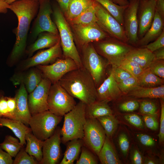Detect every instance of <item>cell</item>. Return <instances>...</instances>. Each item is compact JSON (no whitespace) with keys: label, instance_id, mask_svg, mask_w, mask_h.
Masks as SVG:
<instances>
[{"label":"cell","instance_id":"cell-33","mask_svg":"<svg viewBox=\"0 0 164 164\" xmlns=\"http://www.w3.org/2000/svg\"><path fill=\"white\" fill-rule=\"evenodd\" d=\"M94 0L100 4L123 27V14L128 5H120L115 4L112 0Z\"/></svg>","mask_w":164,"mask_h":164},{"label":"cell","instance_id":"cell-59","mask_svg":"<svg viewBox=\"0 0 164 164\" xmlns=\"http://www.w3.org/2000/svg\"><path fill=\"white\" fill-rule=\"evenodd\" d=\"M115 4L123 6L127 5L129 4V1L128 0H112Z\"/></svg>","mask_w":164,"mask_h":164},{"label":"cell","instance_id":"cell-27","mask_svg":"<svg viewBox=\"0 0 164 164\" xmlns=\"http://www.w3.org/2000/svg\"><path fill=\"white\" fill-rule=\"evenodd\" d=\"M127 94L136 98H148L164 99V85L155 87H143L138 86Z\"/></svg>","mask_w":164,"mask_h":164},{"label":"cell","instance_id":"cell-7","mask_svg":"<svg viewBox=\"0 0 164 164\" xmlns=\"http://www.w3.org/2000/svg\"><path fill=\"white\" fill-rule=\"evenodd\" d=\"M62 118L48 110L32 115L29 125L32 133L44 141L53 135Z\"/></svg>","mask_w":164,"mask_h":164},{"label":"cell","instance_id":"cell-29","mask_svg":"<svg viewBox=\"0 0 164 164\" xmlns=\"http://www.w3.org/2000/svg\"><path fill=\"white\" fill-rule=\"evenodd\" d=\"M25 138L27 142L26 151L30 155L33 156L39 163L43 158V141L37 138L32 132L27 133Z\"/></svg>","mask_w":164,"mask_h":164},{"label":"cell","instance_id":"cell-10","mask_svg":"<svg viewBox=\"0 0 164 164\" xmlns=\"http://www.w3.org/2000/svg\"><path fill=\"white\" fill-rule=\"evenodd\" d=\"M39 7L37 16L33 22L30 32V38L36 39L41 32H47L59 34L57 27L51 19L53 12L50 0H38Z\"/></svg>","mask_w":164,"mask_h":164},{"label":"cell","instance_id":"cell-63","mask_svg":"<svg viewBox=\"0 0 164 164\" xmlns=\"http://www.w3.org/2000/svg\"></svg>","mask_w":164,"mask_h":164},{"label":"cell","instance_id":"cell-43","mask_svg":"<svg viewBox=\"0 0 164 164\" xmlns=\"http://www.w3.org/2000/svg\"><path fill=\"white\" fill-rule=\"evenodd\" d=\"M111 72L118 83L126 78L132 76L129 73L119 66L112 67Z\"/></svg>","mask_w":164,"mask_h":164},{"label":"cell","instance_id":"cell-16","mask_svg":"<svg viewBox=\"0 0 164 164\" xmlns=\"http://www.w3.org/2000/svg\"><path fill=\"white\" fill-rule=\"evenodd\" d=\"M156 1L139 0L137 11L138 37L141 39L150 27L156 12Z\"/></svg>","mask_w":164,"mask_h":164},{"label":"cell","instance_id":"cell-48","mask_svg":"<svg viewBox=\"0 0 164 164\" xmlns=\"http://www.w3.org/2000/svg\"><path fill=\"white\" fill-rule=\"evenodd\" d=\"M9 119L16 120V102L15 97H6Z\"/></svg>","mask_w":164,"mask_h":164},{"label":"cell","instance_id":"cell-58","mask_svg":"<svg viewBox=\"0 0 164 164\" xmlns=\"http://www.w3.org/2000/svg\"><path fill=\"white\" fill-rule=\"evenodd\" d=\"M9 7V4L5 0H0V13H6Z\"/></svg>","mask_w":164,"mask_h":164},{"label":"cell","instance_id":"cell-44","mask_svg":"<svg viewBox=\"0 0 164 164\" xmlns=\"http://www.w3.org/2000/svg\"><path fill=\"white\" fill-rule=\"evenodd\" d=\"M139 107V102L134 100H130L121 103L119 105V108L123 112H132L137 110Z\"/></svg>","mask_w":164,"mask_h":164},{"label":"cell","instance_id":"cell-55","mask_svg":"<svg viewBox=\"0 0 164 164\" xmlns=\"http://www.w3.org/2000/svg\"><path fill=\"white\" fill-rule=\"evenodd\" d=\"M132 162L134 164H142V156L139 152L136 149L134 150L132 156Z\"/></svg>","mask_w":164,"mask_h":164},{"label":"cell","instance_id":"cell-64","mask_svg":"<svg viewBox=\"0 0 164 164\" xmlns=\"http://www.w3.org/2000/svg\"></svg>","mask_w":164,"mask_h":164},{"label":"cell","instance_id":"cell-28","mask_svg":"<svg viewBox=\"0 0 164 164\" xmlns=\"http://www.w3.org/2000/svg\"><path fill=\"white\" fill-rule=\"evenodd\" d=\"M97 156L102 164L121 163L109 138L106 136L103 145Z\"/></svg>","mask_w":164,"mask_h":164},{"label":"cell","instance_id":"cell-36","mask_svg":"<svg viewBox=\"0 0 164 164\" xmlns=\"http://www.w3.org/2000/svg\"><path fill=\"white\" fill-rule=\"evenodd\" d=\"M97 119L103 128L106 136L109 138L112 137L118 124L117 119L112 114L100 117Z\"/></svg>","mask_w":164,"mask_h":164},{"label":"cell","instance_id":"cell-53","mask_svg":"<svg viewBox=\"0 0 164 164\" xmlns=\"http://www.w3.org/2000/svg\"><path fill=\"white\" fill-rule=\"evenodd\" d=\"M12 157L7 152L3 151L0 146V164H12Z\"/></svg>","mask_w":164,"mask_h":164},{"label":"cell","instance_id":"cell-11","mask_svg":"<svg viewBox=\"0 0 164 164\" xmlns=\"http://www.w3.org/2000/svg\"><path fill=\"white\" fill-rule=\"evenodd\" d=\"M106 137L104 129L97 118L86 119L82 139L84 146L97 155Z\"/></svg>","mask_w":164,"mask_h":164},{"label":"cell","instance_id":"cell-2","mask_svg":"<svg viewBox=\"0 0 164 164\" xmlns=\"http://www.w3.org/2000/svg\"><path fill=\"white\" fill-rule=\"evenodd\" d=\"M72 97L86 104L97 99V87L89 73L84 67L70 71L58 82Z\"/></svg>","mask_w":164,"mask_h":164},{"label":"cell","instance_id":"cell-1","mask_svg":"<svg viewBox=\"0 0 164 164\" xmlns=\"http://www.w3.org/2000/svg\"><path fill=\"white\" fill-rule=\"evenodd\" d=\"M39 7L38 0H16L9 4V9L18 20V26L13 30L16 39L9 57L11 62L18 60L25 52L30 24L37 15Z\"/></svg>","mask_w":164,"mask_h":164},{"label":"cell","instance_id":"cell-24","mask_svg":"<svg viewBox=\"0 0 164 164\" xmlns=\"http://www.w3.org/2000/svg\"><path fill=\"white\" fill-rule=\"evenodd\" d=\"M125 58L136 62L143 70L148 68L155 59L153 53L145 47H134L127 53Z\"/></svg>","mask_w":164,"mask_h":164},{"label":"cell","instance_id":"cell-52","mask_svg":"<svg viewBox=\"0 0 164 164\" xmlns=\"http://www.w3.org/2000/svg\"><path fill=\"white\" fill-rule=\"evenodd\" d=\"M137 137L141 143L147 146H152L155 142L153 139L150 136L144 134H138Z\"/></svg>","mask_w":164,"mask_h":164},{"label":"cell","instance_id":"cell-8","mask_svg":"<svg viewBox=\"0 0 164 164\" xmlns=\"http://www.w3.org/2000/svg\"><path fill=\"white\" fill-rule=\"evenodd\" d=\"M48 110L53 114L63 117L72 109L77 103L58 83L52 84L47 98Z\"/></svg>","mask_w":164,"mask_h":164},{"label":"cell","instance_id":"cell-3","mask_svg":"<svg viewBox=\"0 0 164 164\" xmlns=\"http://www.w3.org/2000/svg\"><path fill=\"white\" fill-rule=\"evenodd\" d=\"M86 104L80 101L74 108L64 115L63 125L61 129V141L65 144L75 139H82L86 118Z\"/></svg>","mask_w":164,"mask_h":164},{"label":"cell","instance_id":"cell-56","mask_svg":"<svg viewBox=\"0 0 164 164\" xmlns=\"http://www.w3.org/2000/svg\"><path fill=\"white\" fill-rule=\"evenodd\" d=\"M62 11L66 14L70 0H56Z\"/></svg>","mask_w":164,"mask_h":164},{"label":"cell","instance_id":"cell-30","mask_svg":"<svg viewBox=\"0 0 164 164\" xmlns=\"http://www.w3.org/2000/svg\"><path fill=\"white\" fill-rule=\"evenodd\" d=\"M69 142L60 164H73L77 159L84 145L82 139H73Z\"/></svg>","mask_w":164,"mask_h":164},{"label":"cell","instance_id":"cell-32","mask_svg":"<svg viewBox=\"0 0 164 164\" xmlns=\"http://www.w3.org/2000/svg\"><path fill=\"white\" fill-rule=\"evenodd\" d=\"M139 86L155 87L164 84V79L157 76L149 68L144 69L137 78Z\"/></svg>","mask_w":164,"mask_h":164},{"label":"cell","instance_id":"cell-57","mask_svg":"<svg viewBox=\"0 0 164 164\" xmlns=\"http://www.w3.org/2000/svg\"><path fill=\"white\" fill-rule=\"evenodd\" d=\"M156 60H164V47L161 48L153 52Z\"/></svg>","mask_w":164,"mask_h":164},{"label":"cell","instance_id":"cell-5","mask_svg":"<svg viewBox=\"0 0 164 164\" xmlns=\"http://www.w3.org/2000/svg\"><path fill=\"white\" fill-rule=\"evenodd\" d=\"M95 42L93 46L97 53L112 67L119 66L126 55L134 47L128 43L110 37Z\"/></svg>","mask_w":164,"mask_h":164},{"label":"cell","instance_id":"cell-34","mask_svg":"<svg viewBox=\"0 0 164 164\" xmlns=\"http://www.w3.org/2000/svg\"><path fill=\"white\" fill-rule=\"evenodd\" d=\"M95 2L77 16L70 20L71 23L73 25H86L97 22Z\"/></svg>","mask_w":164,"mask_h":164},{"label":"cell","instance_id":"cell-60","mask_svg":"<svg viewBox=\"0 0 164 164\" xmlns=\"http://www.w3.org/2000/svg\"><path fill=\"white\" fill-rule=\"evenodd\" d=\"M145 163L147 164H155V163L153 160L150 159L145 161Z\"/></svg>","mask_w":164,"mask_h":164},{"label":"cell","instance_id":"cell-12","mask_svg":"<svg viewBox=\"0 0 164 164\" xmlns=\"http://www.w3.org/2000/svg\"><path fill=\"white\" fill-rule=\"evenodd\" d=\"M36 67L42 75L52 84L58 82L66 74L79 68L74 61L69 58H58L51 64L39 65Z\"/></svg>","mask_w":164,"mask_h":164},{"label":"cell","instance_id":"cell-37","mask_svg":"<svg viewBox=\"0 0 164 164\" xmlns=\"http://www.w3.org/2000/svg\"><path fill=\"white\" fill-rule=\"evenodd\" d=\"M119 67L125 70L137 78L143 70L137 63L125 58L121 62Z\"/></svg>","mask_w":164,"mask_h":164},{"label":"cell","instance_id":"cell-21","mask_svg":"<svg viewBox=\"0 0 164 164\" xmlns=\"http://www.w3.org/2000/svg\"><path fill=\"white\" fill-rule=\"evenodd\" d=\"M27 93L24 84H21L15 97L16 102V120L27 126L32 116L29 107Z\"/></svg>","mask_w":164,"mask_h":164},{"label":"cell","instance_id":"cell-23","mask_svg":"<svg viewBox=\"0 0 164 164\" xmlns=\"http://www.w3.org/2000/svg\"><path fill=\"white\" fill-rule=\"evenodd\" d=\"M36 38V40L29 46L27 50V53L29 57H31L34 52L38 50L53 46L60 40L59 34L47 32H41Z\"/></svg>","mask_w":164,"mask_h":164},{"label":"cell","instance_id":"cell-50","mask_svg":"<svg viewBox=\"0 0 164 164\" xmlns=\"http://www.w3.org/2000/svg\"><path fill=\"white\" fill-rule=\"evenodd\" d=\"M0 117L9 118L7 98L4 96L0 98Z\"/></svg>","mask_w":164,"mask_h":164},{"label":"cell","instance_id":"cell-51","mask_svg":"<svg viewBox=\"0 0 164 164\" xmlns=\"http://www.w3.org/2000/svg\"><path fill=\"white\" fill-rule=\"evenodd\" d=\"M160 119V128L158 136L159 138V142L160 143H161L164 141V104L162 102L161 103V113Z\"/></svg>","mask_w":164,"mask_h":164},{"label":"cell","instance_id":"cell-31","mask_svg":"<svg viewBox=\"0 0 164 164\" xmlns=\"http://www.w3.org/2000/svg\"><path fill=\"white\" fill-rule=\"evenodd\" d=\"M94 0H70L66 13L70 21L93 4Z\"/></svg>","mask_w":164,"mask_h":164},{"label":"cell","instance_id":"cell-9","mask_svg":"<svg viewBox=\"0 0 164 164\" xmlns=\"http://www.w3.org/2000/svg\"><path fill=\"white\" fill-rule=\"evenodd\" d=\"M97 23L110 37L127 43L124 27L100 4L95 1Z\"/></svg>","mask_w":164,"mask_h":164},{"label":"cell","instance_id":"cell-45","mask_svg":"<svg viewBox=\"0 0 164 164\" xmlns=\"http://www.w3.org/2000/svg\"><path fill=\"white\" fill-rule=\"evenodd\" d=\"M152 52L164 47V31L155 40L150 43L145 47Z\"/></svg>","mask_w":164,"mask_h":164},{"label":"cell","instance_id":"cell-38","mask_svg":"<svg viewBox=\"0 0 164 164\" xmlns=\"http://www.w3.org/2000/svg\"><path fill=\"white\" fill-rule=\"evenodd\" d=\"M98 162L93 152L84 146L81 148V152L76 164H97Z\"/></svg>","mask_w":164,"mask_h":164},{"label":"cell","instance_id":"cell-17","mask_svg":"<svg viewBox=\"0 0 164 164\" xmlns=\"http://www.w3.org/2000/svg\"><path fill=\"white\" fill-rule=\"evenodd\" d=\"M80 44L83 46L110 37L97 22L86 25H73Z\"/></svg>","mask_w":164,"mask_h":164},{"label":"cell","instance_id":"cell-41","mask_svg":"<svg viewBox=\"0 0 164 164\" xmlns=\"http://www.w3.org/2000/svg\"><path fill=\"white\" fill-rule=\"evenodd\" d=\"M139 111L144 114L155 116L157 115V107L153 101L144 100L139 103Z\"/></svg>","mask_w":164,"mask_h":164},{"label":"cell","instance_id":"cell-46","mask_svg":"<svg viewBox=\"0 0 164 164\" xmlns=\"http://www.w3.org/2000/svg\"><path fill=\"white\" fill-rule=\"evenodd\" d=\"M124 118L131 125L139 128L143 127V121L139 116L135 114H130L126 115Z\"/></svg>","mask_w":164,"mask_h":164},{"label":"cell","instance_id":"cell-18","mask_svg":"<svg viewBox=\"0 0 164 164\" xmlns=\"http://www.w3.org/2000/svg\"><path fill=\"white\" fill-rule=\"evenodd\" d=\"M60 40L53 46L39 51L35 55L26 60L22 68L27 69L39 65H44L54 61L62 54Z\"/></svg>","mask_w":164,"mask_h":164},{"label":"cell","instance_id":"cell-40","mask_svg":"<svg viewBox=\"0 0 164 164\" xmlns=\"http://www.w3.org/2000/svg\"><path fill=\"white\" fill-rule=\"evenodd\" d=\"M118 84L122 93L126 94L139 86L137 78L133 76L123 80Z\"/></svg>","mask_w":164,"mask_h":164},{"label":"cell","instance_id":"cell-6","mask_svg":"<svg viewBox=\"0 0 164 164\" xmlns=\"http://www.w3.org/2000/svg\"><path fill=\"white\" fill-rule=\"evenodd\" d=\"M82 55L83 67L92 77L97 88L104 81L106 68L109 64L97 53L91 43L82 46Z\"/></svg>","mask_w":164,"mask_h":164},{"label":"cell","instance_id":"cell-42","mask_svg":"<svg viewBox=\"0 0 164 164\" xmlns=\"http://www.w3.org/2000/svg\"><path fill=\"white\" fill-rule=\"evenodd\" d=\"M148 68L151 72L155 75L164 79V60L155 59L152 62Z\"/></svg>","mask_w":164,"mask_h":164},{"label":"cell","instance_id":"cell-13","mask_svg":"<svg viewBox=\"0 0 164 164\" xmlns=\"http://www.w3.org/2000/svg\"><path fill=\"white\" fill-rule=\"evenodd\" d=\"M52 84L48 79L43 78L37 86L28 95L29 107L32 116L48 110L47 98Z\"/></svg>","mask_w":164,"mask_h":164},{"label":"cell","instance_id":"cell-61","mask_svg":"<svg viewBox=\"0 0 164 164\" xmlns=\"http://www.w3.org/2000/svg\"><path fill=\"white\" fill-rule=\"evenodd\" d=\"M7 3L9 4H10L16 0H5Z\"/></svg>","mask_w":164,"mask_h":164},{"label":"cell","instance_id":"cell-26","mask_svg":"<svg viewBox=\"0 0 164 164\" xmlns=\"http://www.w3.org/2000/svg\"><path fill=\"white\" fill-rule=\"evenodd\" d=\"M107 101H95L86 104L85 115L86 119H94L112 114V111Z\"/></svg>","mask_w":164,"mask_h":164},{"label":"cell","instance_id":"cell-20","mask_svg":"<svg viewBox=\"0 0 164 164\" xmlns=\"http://www.w3.org/2000/svg\"><path fill=\"white\" fill-rule=\"evenodd\" d=\"M42 74L38 68H33L26 73L14 75L10 80L15 85L23 84L27 92L30 93L37 86L43 78Z\"/></svg>","mask_w":164,"mask_h":164},{"label":"cell","instance_id":"cell-54","mask_svg":"<svg viewBox=\"0 0 164 164\" xmlns=\"http://www.w3.org/2000/svg\"><path fill=\"white\" fill-rule=\"evenodd\" d=\"M156 11L159 13L160 16L164 19V0L156 1Z\"/></svg>","mask_w":164,"mask_h":164},{"label":"cell","instance_id":"cell-49","mask_svg":"<svg viewBox=\"0 0 164 164\" xmlns=\"http://www.w3.org/2000/svg\"><path fill=\"white\" fill-rule=\"evenodd\" d=\"M143 117L145 125L148 128L153 130L158 129L159 124L155 116L144 114Z\"/></svg>","mask_w":164,"mask_h":164},{"label":"cell","instance_id":"cell-62","mask_svg":"<svg viewBox=\"0 0 164 164\" xmlns=\"http://www.w3.org/2000/svg\"><path fill=\"white\" fill-rule=\"evenodd\" d=\"M4 96V94L3 92L0 91V98Z\"/></svg>","mask_w":164,"mask_h":164},{"label":"cell","instance_id":"cell-14","mask_svg":"<svg viewBox=\"0 0 164 164\" xmlns=\"http://www.w3.org/2000/svg\"><path fill=\"white\" fill-rule=\"evenodd\" d=\"M128 0L123 14V27L128 43L135 46L138 40L137 11L139 0Z\"/></svg>","mask_w":164,"mask_h":164},{"label":"cell","instance_id":"cell-39","mask_svg":"<svg viewBox=\"0 0 164 164\" xmlns=\"http://www.w3.org/2000/svg\"><path fill=\"white\" fill-rule=\"evenodd\" d=\"M39 162L33 156L29 155L25 151V149L22 148L18 152L15 159L13 164H38Z\"/></svg>","mask_w":164,"mask_h":164},{"label":"cell","instance_id":"cell-19","mask_svg":"<svg viewBox=\"0 0 164 164\" xmlns=\"http://www.w3.org/2000/svg\"><path fill=\"white\" fill-rule=\"evenodd\" d=\"M122 94L110 72L108 77L97 88L96 100L109 102L119 98Z\"/></svg>","mask_w":164,"mask_h":164},{"label":"cell","instance_id":"cell-4","mask_svg":"<svg viewBox=\"0 0 164 164\" xmlns=\"http://www.w3.org/2000/svg\"><path fill=\"white\" fill-rule=\"evenodd\" d=\"M53 13L54 22L58 31L64 58L72 59L79 68L83 67L81 58L74 41L72 31L63 12L59 7L55 6Z\"/></svg>","mask_w":164,"mask_h":164},{"label":"cell","instance_id":"cell-15","mask_svg":"<svg viewBox=\"0 0 164 164\" xmlns=\"http://www.w3.org/2000/svg\"><path fill=\"white\" fill-rule=\"evenodd\" d=\"M61 128H56L50 137L43 141V158L40 164H56L61 156Z\"/></svg>","mask_w":164,"mask_h":164},{"label":"cell","instance_id":"cell-22","mask_svg":"<svg viewBox=\"0 0 164 164\" xmlns=\"http://www.w3.org/2000/svg\"><path fill=\"white\" fill-rule=\"evenodd\" d=\"M164 31V20L156 11L152 23L144 36L138 40L135 46L144 47L155 40Z\"/></svg>","mask_w":164,"mask_h":164},{"label":"cell","instance_id":"cell-25","mask_svg":"<svg viewBox=\"0 0 164 164\" xmlns=\"http://www.w3.org/2000/svg\"><path fill=\"white\" fill-rule=\"evenodd\" d=\"M2 126L11 129L23 146L26 143L25 138L26 134L32 132L30 128L19 120L0 117V127Z\"/></svg>","mask_w":164,"mask_h":164},{"label":"cell","instance_id":"cell-35","mask_svg":"<svg viewBox=\"0 0 164 164\" xmlns=\"http://www.w3.org/2000/svg\"><path fill=\"white\" fill-rule=\"evenodd\" d=\"M0 146L12 157H14L23 147L17 138L10 135L5 136Z\"/></svg>","mask_w":164,"mask_h":164},{"label":"cell","instance_id":"cell-47","mask_svg":"<svg viewBox=\"0 0 164 164\" xmlns=\"http://www.w3.org/2000/svg\"><path fill=\"white\" fill-rule=\"evenodd\" d=\"M118 142L121 151L124 155H126L129 148V143L128 138L125 134L122 133L120 135Z\"/></svg>","mask_w":164,"mask_h":164}]
</instances>
